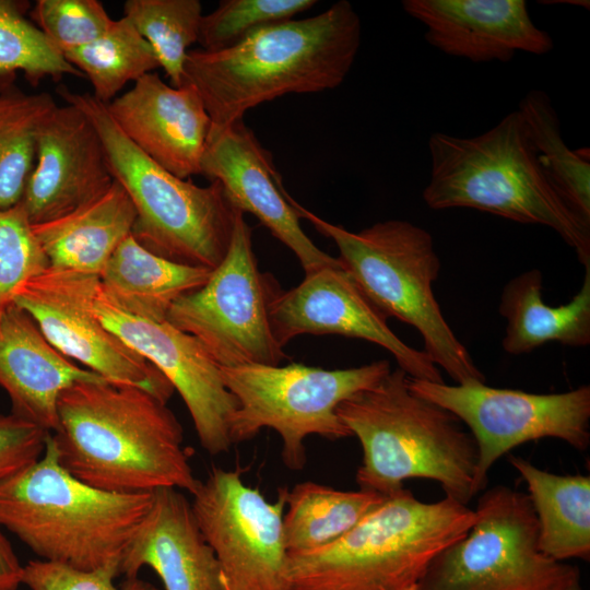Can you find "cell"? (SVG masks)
Returning <instances> with one entry per match:
<instances>
[{"mask_svg": "<svg viewBox=\"0 0 590 590\" xmlns=\"http://www.w3.org/2000/svg\"><path fill=\"white\" fill-rule=\"evenodd\" d=\"M57 409L58 428L50 436L58 461L85 484L120 494L196 489L182 427L150 392L81 381L62 391Z\"/></svg>", "mask_w": 590, "mask_h": 590, "instance_id": "6da1fadb", "label": "cell"}, {"mask_svg": "<svg viewBox=\"0 0 590 590\" xmlns=\"http://www.w3.org/2000/svg\"><path fill=\"white\" fill-rule=\"evenodd\" d=\"M362 24L340 0L310 17L274 23L215 52L189 50L182 83L201 96L213 127H226L249 109L295 93L342 84L361 46Z\"/></svg>", "mask_w": 590, "mask_h": 590, "instance_id": "7a4b0ae2", "label": "cell"}, {"mask_svg": "<svg viewBox=\"0 0 590 590\" xmlns=\"http://www.w3.org/2000/svg\"><path fill=\"white\" fill-rule=\"evenodd\" d=\"M423 200L433 210L468 208L556 232L590 267V224L579 217L542 170L516 109L474 137L434 132Z\"/></svg>", "mask_w": 590, "mask_h": 590, "instance_id": "3957f363", "label": "cell"}, {"mask_svg": "<svg viewBox=\"0 0 590 590\" xmlns=\"http://www.w3.org/2000/svg\"><path fill=\"white\" fill-rule=\"evenodd\" d=\"M397 368L379 384L341 402L337 414L363 450L361 489L391 496L410 479L438 482L447 497H474L477 448L470 432L446 409L413 393Z\"/></svg>", "mask_w": 590, "mask_h": 590, "instance_id": "277c9868", "label": "cell"}, {"mask_svg": "<svg viewBox=\"0 0 590 590\" xmlns=\"http://www.w3.org/2000/svg\"><path fill=\"white\" fill-rule=\"evenodd\" d=\"M152 493L95 488L58 461L50 433L42 457L0 483V527L39 559L92 571L116 569Z\"/></svg>", "mask_w": 590, "mask_h": 590, "instance_id": "5b68a950", "label": "cell"}, {"mask_svg": "<svg viewBox=\"0 0 590 590\" xmlns=\"http://www.w3.org/2000/svg\"><path fill=\"white\" fill-rule=\"evenodd\" d=\"M475 518L474 509L450 497L425 503L404 488L333 543L287 554L290 590H411Z\"/></svg>", "mask_w": 590, "mask_h": 590, "instance_id": "8992f818", "label": "cell"}, {"mask_svg": "<svg viewBox=\"0 0 590 590\" xmlns=\"http://www.w3.org/2000/svg\"><path fill=\"white\" fill-rule=\"evenodd\" d=\"M57 93L95 127L113 177L129 196L132 236L151 252L174 262L214 270L227 253L237 213L223 186L200 187L181 179L140 151L119 129L105 104L66 85Z\"/></svg>", "mask_w": 590, "mask_h": 590, "instance_id": "52a82bcc", "label": "cell"}, {"mask_svg": "<svg viewBox=\"0 0 590 590\" xmlns=\"http://www.w3.org/2000/svg\"><path fill=\"white\" fill-rule=\"evenodd\" d=\"M286 199L318 233L337 245L339 260L369 299L387 317L418 331L424 353L455 384L485 382L484 374L457 338L434 296L432 284L440 271L433 237L403 220L378 222L351 232L317 216L287 192Z\"/></svg>", "mask_w": 590, "mask_h": 590, "instance_id": "ba28073f", "label": "cell"}, {"mask_svg": "<svg viewBox=\"0 0 590 590\" xmlns=\"http://www.w3.org/2000/svg\"><path fill=\"white\" fill-rule=\"evenodd\" d=\"M219 368L224 386L237 401L231 421L232 444L272 428L282 439L283 463L293 471H300L307 462L308 436L331 440L352 436L337 414L339 404L373 388L391 371L387 359L346 369L299 363Z\"/></svg>", "mask_w": 590, "mask_h": 590, "instance_id": "9c48e42d", "label": "cell"}, {"mask_svg": "<svg viewBox=\"0 0 590 590\" xmlns=\"http://www.w3.org/2000/svg\"><path fill=\"white\" fill-rule=\"evenodd\" d=\"M468 533L430 562L416 590H562L578 568L547 557L529 496L506 485L483 492Z\"/></svg>", "mask_w": 590, "mask_h": 590, "instance_id": "30bf717a", "label": "cell"}, {"mask_svg": "<svg viewBox=\"0 0 590 590\" xmlns=\"http://www.w3.org/2000/svg\"><path fill=\"white\" fill-rule=\"evenodd\" d=\"M280 288L258 269L252 229L239 211L223 261L201 287L173 303L166 320L193 337L219 367L279 365L290 358L269 319Z\"/></svg>", "mask_w": 590, "mask_h": 590, "instance_id": "8fae6325", "label": "cell"}, {"mask_svg": "<svg viewBox=\"0 0 590 590\" xmlns=\"http://www.w3.org/2000/svg\"><path fill=\"white\" fill-rule=\"evenodd\" d=\"M410 390L456 415L477 448L473 480L476 495L494 463L511 449L556 438L585 451L590 445V386L558 393L499 389L482 381L448 385L408 378Z\"/></svg>", "mask_w": 590, "mask_h": 590, "instance_id": "7c38bea8", "label": "cell"}, {"mask_svg": "<svg viewBox=\"0 0 590 590\" xmlns=\"http://www.w3.org/2000/svg\"><path fill=\"white\" fill-rule=\"evenodd\" d=\"M240 474L213 468L191 493L196 520L220 565L222 590H290L285 488L271 503Z\"/></svg>", "mask_w": 590, "mask_h": 590, "instance_id": "4fadbf2b", "label": "cell"}, {"mask_svg": "<svg viewBox=\"0 0 590 590\" xmlns=\"http://www.w3.org/2000/svg\"><path fill=\"white\" fill-rule=\"evenodd\" d=\"M98 283L97 275L48 266L20 290L14 304L66 357L111 384L138 387L167 403L175 391L167 378L95 316Z\"/></svg>", "mask_w": 590, "mask_h": 590, "instance_id": "5bb4252c", "label": "cell"}, {"mask_svg": "<svg viewBox=\"0 0 590 590\" xmlns=\"http://www.w3.org/2000/svg\"><path fill=\"white\" fill-rule=\"evenodd\" d=\"M269 319L284 347L300 334H339L375 343L396 358L410 378L441 382L437 366L423 350L404 343L388 318L369 299L341 261L305 273L291 290L280 288L269 305Z\"/></svg>", "mask_w": 590, "mask_h": 590, "instance_id": "9a60e30c", "label": "cell"}, {"mask_svg": "<svg viewBox=\"0 0 590 590\" xmlns=\"http://www.w3.org/2000/svg\"><path fill=\"white\" fill-rule=\"evenodd\" d=\"M93 311L109 331L152 363L178 391L201 447L211 456L227 452L233 446L231 421L237 401L202 345L167 320L146 319L125 311L103 293L99 283Z\"/></svg>", "mask_w": 590, "mask_h": 590, "instance_id": "2e32d148", "label": "cell"}, {"mask_svg": "<svg viewBox=\"0 0 590 590\" xmlns=\"http://www.w3.org/2000/svg\"><path fill=\"white\" fill-rule=\"evenodd\" d=\"M201 175L219 181L236 209L251 213L290 248L305 273L337 261L305 234L297 210L286 199L271 153L244 119L226 127L211 126Z\"/></svg>", "mask_w": 590, "mask_h": 590, "instance_id": "e0dca14e", "label": "cell"}, {"mask_svg": "<svg viewBox=\"0 0 590 590\" xmlns=\"http://www.w3.org/2000/svg\"><path fill=\"white\" fill-rule=\"evenodd\" d=\"M102 140L78 107L56 106L42 121L21 204L31 224L63 216L114 182Z\"/></svg>", "mask_w": 590, "mask_h": 590, "instance_id": "ac0fdd59", "label": "cell"}, {"mask_svg": "<svg viewBox=\"0 0 590 590\" xmlns=\"http://www.w3.org/2000/svg\"><path fill=\"white\" fill-rule=\"evenodd\" d=\"M122 133L156 164L181 179L201 175L211 119L197 90L148 73L106 105Z\"/></svg>", "mask_w": 590, "mask_h": 590, "instance_id": "d6986e66", "label": "cell"}, {"mask_svg": "<svg viewBox=\"0 0 590 590\" xmlns=\"http://www.w3.org/2000/svg\"><path fill=\"white\" fill-rule=\"evenodd\" d=\"M402 7L425 26L430 46L473 62H507L517 51L544 55L554 47L523 0H403Z\"/></svg>", "mask_w": 590, "mask_h": 590, "instance_id": "ffe728a7", "label": "cell"}, {"mask_svg": "<svg viewBox=\"0 0 590 590\" xmlns=\"http://www.w3.org/2000/svg\"><path fill=\"white\" fill-rule=\"evenodd\" d=\"M151 567L166 590H222L220 565L196 520L191 503L174 487L152 492V504L128 543L119 576Z\"/></svg>", "mask_w": 590, "mask_h": 590, "instance_id": "44dd1931", "label": "cell"}, {"mask_svg": "<svg viewBox=\"0 0 590 590\" xmlns=\"http://www.w3.org/2000/svg\"><path fill=\"white\" fill-rule=\"evenodd\" d=\"M102 380L60 353L15 304L0 317V387L12 414L54 433L62 391L76 382Z\"/></svg>", "mask_w": 590, "mask_h": 590, "instance_id": "7402d4cb", "label": "cell"}, {"mask_svg": "<svg viewBox=\"0 0 590 590\" xmlns=\"http://www.w3.org/2000/svg\"><path fill=\"white\" fill-rule=\"evenodd\" d=\"M134 222V206L114 180L98 197L63 216L32 224V229L50 267L98 276Z\"/></svg>", "mask_w": 590, "mask_h": 590, "instance_id": "603a6c76", "label": "cell"}, {"mask_svg": "<svg viewBox=\"0 0 590 590\" xmlns=\"http://www.w3.org/2000/svg\"><path fill=\"white\" fill-rule=\"evenodd\" d=\"M582 286L567 304L543 300L539 269L512 278L504 287L498 312L506 319L503 349L511 355L530 353L547 342L583 347L590 344V267Z\"/></svg>", "mask_w": 590, "mask_h": 590, "instance_id": "cb8c5ba5", "label": "cell"}, {"mask_svg": "<svg viewBox=\"0 0 590 590\" xmlns=\"http://www.w3.org/2000/svg\"><path fill=\"white\" fill-rule=\"evenodd\" d=\"M213 270L160 257L129 235L98 275L103 293L125 311L166 320L173 303L201 287Z\"/></svg>", "mask_w": 590, "mask_h": 590, "instance_id": "d4e9b609", "label": "cell"}, {"mask_svg": "<svg viewBox=\"0 0 590 590\" xmlns=\"http://www.w3.org/2000/svg\"><path fill=\"white\" fill-rule=\"evenodd\" d=\"M510 464L528 487L539 527V547L550 558L564 562L590 557V477L558 475L510 455Z\"/></svg>", "mask_w": 590, "mask_h": 590, "instance_id": "484cf974", "label": "cell"}, {"mask_svg": "<svg viewBox=\"0 0 590 590\" xmlns=\"http://www.w3.org/2000/svg\"><path fill=\"white\" fill-rule=\"evenodd\" d=\"M386 497L361 488L335 489L311 481L285 488L283 536L287 554L311 552L333 543Z\"/></svg>", "mask_w": 590, "mask_h": 590, "instance_id": "4316f807", "label": "cell"}, {"mask_svg": "<svg viewBox=\"0 0 590 590\" xmlns=\"http://www.w3.org/2000/svg\"><path fill=\"white\" fill-rule=\"evenodd\" d=\"M517 110L542 170L570 209L590 224L589 149L566 145L559 118L544 91H529Z\"/></svg>", "mask_w": 590, "mask_h": 590, "instance_id": "83f0119b", "label": "cell"}, {"mask_svg": "<svg viewBox=\"0 0 590 590\" xmlns=\"http://www.w3.org/2000/svg\"><path fill=\"white\" fill-rule=\"evenodd\" d=\"M63 57L90 80L92 95L105 105L116 98L127 83L160 67L150 44L126 16L115 20L94 42Z\"/></svg>", "mask_w": 590, "mask_h": 590, "instance_id": "f1b7e54d", "label": "cell"}, {"mask_svg": "<svg viewBox=\"0 0 590 590\" xmlns=\"http://www.w3.org/2000/svg\"><path fill=\"white\" fill-rule=\"evenodd\" d=\"M57 106L49 93L12 85L0 92V210L19 204L34 167L44 118Z\"/></svg>", "mask_w": 590, "mask_h": 590, "instance_id": "f546056e", "label": "cell"}, {"mask_svg": "<svg viewBox=\"0 0 590 590\" xmlns=\"http://www.w3.org/2000/svg\"><path fill=\"white\" fill-rule=\"evenodd\" d=\"M28 2L0 0V92L22 73L33 85L45 78L84 75L26 19Z\"/></svg>", "mask_w": 590, "mask_h": 590, "instance_id": "4dcf8cb0", "label": "cell"}, {"mask_svg": "<svg viewBox=\"0 0 590 590\" xmlns=\"http://www.w3.org/2000/svg\"><path fill=\"white\" fill-rule=\"evenodd\" d=\"M125 15L152 47L169 83L179 87L189 47L198 42L202 20L199 0H128Z\"/></svg>", "mask_w": 590, "mask_h": 590, "instance_id": "1f68e13d", "label": "cell"}, {"mask_svg": "<svg viewBox=\"0 0 590 590\" xmlns=\"http://www.w3.org/2000/svg\"><path fill=\"white\" fill-rule=\"evenodd\" d=\"M316 3V0H222L214 11L203 14L197 43L204 51H221L261 27L292 20Z\"/></svg>", "mask_w": 590, "mask_h": 590, "instance_id": "d6a6232c", "label": "cell"}, {"mask_svg": "<svg viewBox=\"0 0 590 590\" xmlns=\"http://www.w3.org/2000/svg\"><path fill=\"white\" fill-rule=\"evenodd\" d=\"M48 266L21 202L0 210V317L14 305L20 290Z\"/></svg>", "mask_w": 590, "mask_h": 590, "instance_id": "836d02e7", "label": "cell"}, {"mask_svg": "<svg viewBox=\"0 0 590 590\" xmlns=\"http://www.w3.org/2000/svg\"><path fill=\"white\" fill-rule=\"evenodd\" d=\"M31 15L62 55L94 42L115 21L97 0H38Z\"/></svg>", "mask_w": 590, "mask_h": 590, "instance_id": "e575fe53", "label": "cell"}, {"mask_svg": "<svg viewBox=\"0 0 590 590\" xmlns=\"http://www.w3.org/2000/svg\"><path fill=\"white\" fill-rule=\"evenodd\" d=\"M116 577H119V574L111 568L85 571L34 559L23 567L22 585L31 590H158L138 577L126 578L117 586L114 582Z\"/></svg>", "mask_w": 590, "mask_h": 590, "instance_id": "d590c367", "label": "cell"}, {"mask_svg": "<svg viewBox=\"0 0 590 590\" xmlns=\"http://www.w3.org/2000/svg\"><path fill=\"white\" fill-rule=\"evenodd\" d=\"M47 435L12 413L0 414V483L42 457Z\"/></svg>", "mask_w": 590, "mask_h": 590, "instance_id": "8d00e7d4", "label": "cell"}, {"mask_svg": "<svg viewBox=\"0 0 590 590\" xmlns=\"http://www.w3.org/2000/svg\"><path fill=\"white\" fill-rule=\"evenodd\" d=\"M23 567L0 527V590H17L22 585Z\"/></svg>", "mask_w": 590, "mask_h": 590, "instance_id": "74e56055", "label": "cell"}, {"mask_svg": "<svg viewBox=\"0 0 590 590\" xmlns=\"http://www.w3.org/2000/svg\"><path fill=\"white\" fill-rule=\"evenodd\" d=\"M562 590H582L580 587V580L577 582H574L573 585L562 589Z\"/></svg>", "mask_w": 590, "mask_h": 590, "instance_id": "f35d334b", "label": "cell"}, {"mask_svg": "<svg viewBox=\"0 0 590 590\" xmlns=\"http://www.w3.org/2000/svg\"><path fill=\"white\" fill-rule=\"evenodd\" d=\"M411 590H416V586L414 588H412Z\"/></svg>", "mask_w": 590, "mask_h": 590, "instance_id": "ab89813d", "label": "cell"}]
</instances>
